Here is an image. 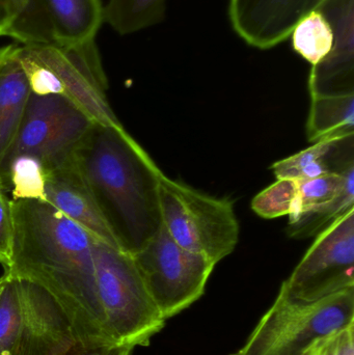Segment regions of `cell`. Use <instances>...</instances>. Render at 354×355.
<instances>
[{
  "mask_svg": "<svg viewBox=\"0 0 354 355\" xmlns=\"http://www.w3.org/2000/svg\"><path fill=\"white\" fill-rule=\"evenodd\" d=\"M162 225L182 248L218 264L239 241L234 205L163 174L159 186Z\"/></svg>",
  "mask_w": 354,
  "mask_h": 355,
  "instance_id": "6",
  "label": "cell"
},
{
  "mask_svg": "<svg viewBox=\"0 0 354 355\" xmlns=\"http://www.w3.org/2000/svg\"><path fill=\"white\" fill-rule=\"evenodd\" d=\"M354 288V208L320 232L278 293L317 302Z\"/></svg>",
  "mask_w": 354,
  "mask_h": 355,
  "instance_id": "9",
  "label": "cell"
},
{
  "mask_svg": "<svg viewBox=\"0 0 354 355\" xmlns=\"http://www.w3.org/2000/svg\"><path fill=\"white\" fill-rule=\"evenodd\" d=\"M44 202L55 207L96 239L120 248L77 172L72 157L46 177Z\"/></svg>",
  "mask_w": 354,
  "mask_h": 355,
  "instance_id": "13",
  "label": "cell"
},
{
  "mask_svg": "<svg viewBox=\"0 0 354 355\" xmlns=\"http://www.w3.org/2000/svg\"><path fill=\"white\" fill-rule=\"evenodd\" d=\"M2 277H3V279H2V283L0 284V291H1L2 286H3V284H4V279H6V277H4V275H2Z\"/></svg>",
  "mask_w": 354,
  "mask_h": 355,
  "instance_id": "30",
  "label": "cell"
},
{
  "mask_svg": "<svg viewBox=\"0 0 354 355\" xmlns=\"http://www.w3.org/2000/svg\"><path fill=\"white\" fill-rule=\"evenodd\" d=\"M72 160L121 250L139 252L162 227L163 173L123 125L93 123Z\"/></svg>",
  "mask_w": 354,
  "mask_h": 355,
  "instance_id": "2",
  "label": "cell"
},
{
  "mask_svg": "<svg viewBox=\"0 0 354 355\" xmlns=\"http://www.w3.org/2000/svg\"><path fill=\"white\" fill-rule=\"evenodd\" d=\"M354 135V94L311 95L307 137L311 143Z\"/></svg>",
  "mask_w": 354,
  "mask_h": 355,
  "instance_id": "17",
  "label": "cell"
},
{
  "mask_svg": "<svg viewBox=\"0 0 354 355\" xmlns=\"http://www.w3.org/2000/svg\"><path fill=\"white\" fill-rule=\"evenodd\" d=\"M293 50L312 67L321 62L334 45V31L319 10H312L299 19L291 31Z\"/></svg>",
  "mask_w": 354,
  "mask_h": 355,
  "instance_id": "20",
  "label": "cell"
},
{
  "mask_svg": "<svg viewBox=\"0 0 354 355\" xmlns=\"http://www.w3.org/2000/svg\"><path fill=\"white\" fill-rule=\"evenodd\" d=\"M168 0H108L104 21L120 35H130L161 22Z\"/></svg>",
  "mask_w": 354,
  "mask_h": 355,
  "instance_id": "19",
  "label": "cell"
},
{
  "mask_svg": "<svg viewBox=\"0 0 354 355\" xmlns=\"http://www.w3.org/2000/svg\"><path fill=\"white\" fill-rule=\"evenodd\" d=\"M299 198V182L293 179H278L251 202L256 214L266 219L291 215L295 212Z\"/></svg>",
  "mask_w": 354,
  "mask_h": 355,
  "instance_id": "23",
  "label": "cell"
},
{
  "mask_svg": "<svg viewBox=\"0 0 354 355\" xmlns=\"http://www.w3.org/2000/svg\"><path fill=\"white\" fill-rule=\"evenodd\" d=\"M2 279H3V277H0V284H1V283H2Z\"/></svg>",
  "mask_w": 354,
  "mask_h": 355,
  "instance_id": "31",
  "label": "cell"
},
{
  "mask_svg": "<svg viewBox=\"0 0 354 355\" xmlns=\"http://www.w3.org/2000/svg\"><path fill=\"white\" fill-rule=\"evenodd\" d=\"M53 43L77 45L95 40L104 22L101 0H37Z\"/></svg>",
  "mask_w": 354,
  "mask_h": 355,
  "instance_id": "15",
  "label": "cell"
},
{
  "mask_svg": "<svg viewBox=\"0 0 354 355\" xmlns=\"http://www.w3.org/2000/svg\"><path fill=\"white\" fill-rule=\"evenodd\" d=\"M354 166L347 168L341 174L330 173L321 176L310 178L299 182V198L297 209L289 220L297 218L303 210L322 204L334 198L344 186L349 173L353 172Z\"/></svg>",
  "mask_w": 354,
  "mask_h": 355,
  "instance_id": "24",
  "label": "cell"
},
{
  "mask_svg": "<svg viewBox=\"0 0 354 355\" xmlns=\"http://www.w3.org/2000/svg\"><path fill=\"white\" fill-rule=\"evenodd\" d=\"M307 0H230L229 18L235 33L251 47L268 50L290 37L305 14Z\"/></svg>",
  "mask_w": 354,
  "mask_h": 355,
  "instance_id": "12",
  "label": "cell"
},
{
  "mask_svg": "<svg viewBox=\"0 0 354 355\" xmlns=\"http://www.w3.org/2000/svg\"><path fill=\"white\" fill-rule=\"evenodd\" d=\"M354 323V288L313 302L278 293L233 355H303L318 339Z\"/></svg>",
  "mask_w": 354,
  "mask_h": 355,
  "instance_id": "5",
  "label": "cell"
},
{
  "mask_svg": "<svg viewBox=\"0 0 354 355\" xmlns=\"http://www.w3.org/2000/svg\"><path fill=\"white\" fill-rule=\"evenodd\" d=\"M354 208V171L349 173L341 191L332 200L303 210L297 218L289 220V237L305 239L318 235L341 215Z\"/></svg>",
  "mask_w": 354,
  "mask_h": 355,
  "instance_id": "18",
  "label": "cell"
},
{
  "mask_svg": "<svg viewBox=\"0 0 354 355\" xmlns=\"http://www.w3.org/2000/svg\"><path fill=\"white\" fill-rule=\"evenodd\" d=\"M4 277L0 291V355H17L22 334V306L17 279L6 273Z\"/></svg>",
  "mask_w": 354,
  "mask_h": 355,
  "instance_id": "22",
  "label": "cell"
},
{
  "mask_svg": "<svg viewBox=\"0 0 354 355\" xmlns=\"http://www.w3.org/2000/svg\"><path fill=\"white\" fill-rule=\"evenodd\" d=\"M93 123L62 96L30 93L16 141L4 162L24 156L39 162L48 175L70 160Z\"/></svg>",
  "mask_w": 354,
  "mask_h": 355,
  "instance_id": "8",
  "label": "cell"
},
{
  "mask_svg": "<svg viewBox=\"0 0 354 355\" xmlns=\"http://www.w3.org/2000/svg\"><path fill=\"white\" fill-rule=\"evenodd\" d=\"M354 135L333 137L314 143L290 157L278 160L272 168L278 179L297 181L341 173L354 166Z\"/></svg>",
  "mask_w": 354,
  "mask_h": 355,
  "instance_id": "16",
  "label": "cell"
},
{
  "mask_svg": "<svg viewBox=\"0 0 354 355\" xmlns=\"http://www.w3.org/2000/svg\"><path fill=\"white\" fill-rule=\"evenodd\" d=\"M145 287L166 320L203 296L215 263L179 245L163 225L132 254Z\"/></svg>",
  "mask_w": 354,
  "mask_h": 355,
  "instance_id": "7",
  "label": "cell"
},
{
  "mask_svg": "<svg viewBox=\"0 0 354 355\" xmlns=\"http://www.w3.org/2000/svg\"><path fill=\"white\" fill-rule=\"evenodd\" d=\"M303 355H354V323L318 339Z\"/></svg>",
  "mask_w": 354,
  "mask_h": 355,
  "instance_id": "25",
  "label": "cell"
},
{
  "mask_svg": "<svg viewBox=\"0 0 354 355\" xmlns=\"http://www.w3.org/2000/svg\"><path fill=\"white\" fill-rule=\"evenodd\" d=\"M16 279L23 317L17 355H64L87 349L68 315L49 292L33 282Z\"/></svg>",
  "mask_w": 354,
  "mask_h": 355,
  "instance_id": "10",
  "label": "cell"
},
{
  "mask_svg": "<svg viewBox=\"0 0 354 355\" xmlns=\"http://www.w3.org/2000/svg\"><path fill=\"white\" fill-rule=\"evenodd\" d=\"M12 23L8 37L22 45L53 43L49 25L37 0H8Z\"/></svg>",
  "mask_w": 354,
  "mask_h": 355,
  "instance_id": "21",
  "label": "cell"
},
{
  "mask_svg": "<svg viewBox=\"0 0 354 355\" xmlns=\"http://www.w3.org/2000/svg\"><path fill=\"white\" fill-rule=\"evenodd\" d=\"M14 245V217H12V200L8 192L0 184V264L4 270L12 262Z\"/></svg>",
  "mask_w": 354,
  "mask_h": 355,
  "instance_id": "26",
  "label": "cell"
},
{
  "mask_svg": "<svg viewBox=\"0 0 354 355\" xmlns=\"http://www.w3.org/2000/svg\"><path fill=\"white\" fill-rule=\"evenodd\" d=\"M18 49V43L0 48V170L16 141L30 96Z\"/></svg>",
  "mask_w": 354,
  "mask_h": 355,
  "instance_id": "14",
  "label": "cell"
},
{
  "mask_svg": "<svg viewBox=\"0 0 354 355\" xmlns=\"http://www.w3.org/2000/svg\"><path fill=\"white\" fill-rule=\"evenodd\" d=\"M12 23V18L8 0H0V37H8Z\"/></svg>",
  "mask_w": 354,
  "mask_h": 355,
  "instance_id": "28",
  "label": "cell"
},
{
  "mask_svg": "<svg viewBox=\"0 0 354 355\" xmlns=\"http://www.w3.org/2000/svg\"><path fill=\"white\" fill-rule=\"evenodd\" d=\"M12 208L14 245L4 273L49 292L87 348L116 345L108 335L98 300L95 237L48 202L12 200Z\"/></svg>",
  "mask_w": 354,
  "mask_h": 355,
  "instance_id": "1",
  "label": "cell"
},
{
  "mask_svg": "<svg viewBox=\"0 0 354 355\" xmlns=\"http://www.w3.org/2000/svg\"><path fill=\"white\" fill-rule=\"evenodd\" d=\"M18 58L30 93L62 96L93 122L122 125L106 96L108 81L95 40L77 45L19 44Z\"/></svg>",
  "mask_w": 354,
  "mask_h": 355,
  "instance_id": "3",
  "label": "cell"
},
{
  "mask_svg": "<svg viewBox=\"0 0 354 355\" xmlns=\"http://www.w3.org/2000/svg\"><path fill=\"white\" fill-rule=\"evenodd\" d=\"M98 300L106 329L116 345L145 347L166 319L154 304L132 254L94 239Z\"/></svg>",
  "mask_w": 354,
  "mask_h": 355,
  "instance_id": "4",
  "label": "cell"
},
{
  "mask_svg": "<svg viewBox=\"0 0 354 355\" xmlns=\"http://www.w3.org/2000/svg\"><path fill=\"white\" fill-rule=\"evenodd\" d=\"M318 10L332 25L334 45L311 68L310 95L354 94V0H326Z\"/></svg>",
  "mask_w": 354,
  "mask_h": 355,
  "instance_id": "11",
  "label": "cell"
},
{
  "mask_svg": "<svg viewBox=\"0 0 354 355\" xmlns=\"http://www.w3.org/2000/svg\"><path fill=\"white\" fill-rule=\"evenodd\" d=\"M324 1H326V0H307L305 6V14H303V16H305L306 14H308V12H312V10H318V8H319Z\"/></svg>",
  "mask_w": 354,
  "mask_h": 355,
  "instance_id": "29",
  "label": "cell"
},
{
  "mask_svg": "<svg viewBox=\"0 0 354 355\" xmlns=\"http://www.w3.org/2000/svg\"><path fill=\"white\" fill-rule=\"evenodd\" d=\"M133 350L134 348L130 346L112 345L77 350L72 354L64 355H132Z\"/></svg>",
  "mask_w": 354,
  "mask_h": 355,
  "instance_id": "27",
  "label": "cell"
}]
</instances>
